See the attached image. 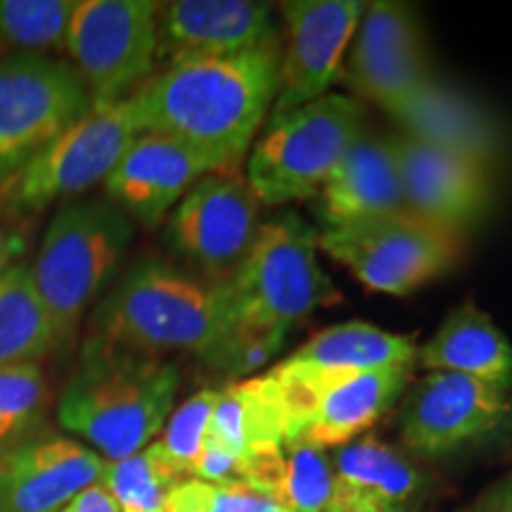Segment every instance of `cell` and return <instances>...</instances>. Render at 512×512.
Instances as JSON below:
<instances>
[{
	"label": "cell",
	"instance_id": "30bf717a",
	"mask_svg": "<svg viewBox=\"0 0 512 512\" xmlns=\"http://www.w3.org/2000/svg\"><path fill=\"white\" fill-rule=\"evenodd\" d=\"M159 8L152 0H81L64 48L93 102L128 98L147 83L159 53Z\"/></svg>",
	"mask_w": 512,
	"mask_h": 512
},
{
	"label": "cell",
	"instance_id": "d4e9b609",
	"mask_svg": "<svg viewBox=\"0 0 512 512\" xmlns=\"http://www.w3.org/2000/svg\"><path fill=\"white\" fill-rule=\"evenodd\" d=\"M335 489L382 503L396 512H408L425 491V477L394 446L363 434L339 446L332 456Z\"/></svg>",
	"mask_w": 512,
	"mask_h": 512
},
{
	"label": "cell",
	"instance_id": "ffe728a7",
	"mask_svg": "<svg viewBox=\"0 0 512 512\" xmlns=\"http://www.w3.org/2000/svg\"><path fill=\"white\" fill-rule=\"evenodd\" d=\"M394 119L401 124L403 136L441 147L489 169L503 152V131L494 114L437 76H432Z\"/></svg>",
	"mask_w": 512,
	"mask_h": 512
},
{
	"label": "cell",
	"instance_id": "277c9868",
	"mask_svg": "<svg viewBox=\"0 0 512 512\" xmlns=\"http://www.w3.org/2000/svg\"><path fill=\"white\" fill-rule=\"evenodd\" d=\"M133 240V223L114 202H69L48 223L38 245L31 278L57 342L72 337L117 271Z\"/></svg>",
	"mask_w": 512,
	"mask_h": 512
},
{
	"label": "cell",
	"instance_id": "ac0fdd59",
	"mask_svg": "<svg viewBox=\"0 0 512 512\" xmlns=\"http://www.w3.org/2000/svg\"><path fill=\"white\" fill-rule=\"evenodd\" d=\"M105 460L67 437H34L0 460V512H60L98 484Z\"/></svg>",
	"mask_w": 512,
	"mask_h": 512
},
{
	"label": "cell",
	"instance_id": "5b68a950",
	"mask_svg": "<svg viewBox=\"0 0 512 512\" xmlns=\"http://www.w3.org/2000/svg\"><path fill=\"white\" fill-rule=\"evenodd\" d=\"M233 325L287 332L320 306L339 302V290L318 261V235L299 216L261 223L247 259L226 280Z\"/></svg>",
	"mask_w": 512,
	"mask_h": 512
},
{
	"label": "cell",
	"instance_id": "d590c367",
	"mask_svg": "<svg viewBox=\"0 0 512 512\" xmlns=\"http://www.w3.org/2000/svg\"><path fill=\"white\" fill-rule=\"evenodd\" d=\"M27 247V238L19 230L0 228V273L15 264V256H19Z\"/></svg>",
	"mask_w": 512,
	"mask_h": 512
},
{
	"label": "cell",
	"instance_id": "6da1fadb",
	"mask_svg": "<svg viewBox=\"0 0 512 512\" xmlns=\"http://www.w3.org/2000/svg\"><path fill=\"white\" fill-rule=\"evenodd\" d=\"M280 88V48L169 64L131 98L140 131L181 140L214 174H233Z\"/></svg>",
	"mask_w": 512,
	"mask_h": 512
},
{
	"label": "cell",
	"instance_id": "4fadbf2b",
	"mask_svg": "<svg viewBox=\"0 0 512 512\" xmlns=\"http://www.w3.org/2000/svg\"><path fill=\"white\" fill-rule=\"evenodd\" d=\"M259 228V200L249 185L233 174H209L176 204L166 238L202 271L235 275Z\"/></svg>",
	"mask_w": 512,
	"mask_h": 512
},
{
	"label": "cell",
	"instance_id": "83f0119b",
	"mask_svg": "<svg viewBox=\"0 0 512 512\" xmlns=\"http://www.w3.org/2000/svg\"><path fill=\"white\" fill-rule=\"evenodd\" d=\"M50 389L38 363L0 368V460L38 437Z\"/></svg>",
	"mask_w": 512,
	"mask_h": 512
},
{
	"label": "cell",
	"instance_id": "f1b7e54d",
	"mask_svg": "<svg viewBox=\"0 0 512 512\" xmlns=\"http://www.w3.org/2000/svg\"><path fill=\"white\" fill-rule=\"evenodd\" d=\"M74 0H0V46L38 53L64 43Z\"/></svg>",
	"mask_w": 512,
	"mask_h": 512
},
{
	"label": "cell",
	"instance_id": "5bb4252c",
	"mask_svg": "<svg viewBox=\"0 0 512 512\" xmlns=\"http://www.w3.org/2000/svg\"><path fill=\"white\" fill-rule=\"evenodd\" d=\"M287 50L280 57V88L271 119L323 98L342 74V62L366 3L361 0H292L280 5Z\"/></svg>",
	"mask_w": 512,
	"mask_h": 512
},
{
	"label": "cell",
	"instance_id": "e575fe53",
	"mask_svg": "<svg viewBox=\"0 0 512 512\" xmlns=\"http://www.w3.org/2000/svg\"><path fill=\"white\" fill-rule=\"evenodd\" d=\"M325 512H396V510L387 508V505H382V503L368 501V498H363V496L349 494V491L332 489L330 505L325 508Z\"/></svg>",
	"mask_w": 512,
	"mask_h": 512
},
{
	"label": "cell",
	"instance_id": "4dcf8cb0",
	"mask_svg": "<svg viewBox=\"0 0 512 512\" xmlns=\"http://www.w3.org/2000/svg\"><path fill=\"white\" fill-rule=\"evenodd\" d=\"M221 389H204L183 401L174 413L169 415L164 425V437L157 441L164 453L181 467L185 475L192 477V467L200 456V448L207 434L209 420L219 403Z\"/></svg>",
	"mask_w": 512,
	"mask_h": 512
},
{
	"label": "cell",
	"instance_id": "603a6c76",
	"mask_svg": "<svg viewBox=\"0 0 512 512\" xmlns=\"http://www.w3.org/2000/svg\"><path fill=\"white\" fill-rule=\"evenodd\" d=\"M418 347L413 337L394 335L377 325L351 320L318 332L299 347L287 366L318 377H347L389 368H413Z\"/></svg>",
	"mask_w": 512,
	"mask_h": 512
},
{
	"label": "cell",
	"instance_id": "8fae6325",
	"mask_svg": "<svg viewBox=\"0 0 512 512\" xmlns=\"http://www.w3.org/2000/svg\"><path fill=\"white\" fill-rule=\"evenodd\" d=\"M508 392L460 373H430L401 413V441L427 458L448 456L494 434L508 420Z\"/></svg>",
	"mask_w": 512,
	"mask_h": 512
},
{
	"label": "cell",
	"instance_id": "52a82bcc",
	"mask_svg": "<svg viewBox=\"0 0 512 512\" xmlns=\"http://www.w3.org/2000/svg\"><path fill=\"white\" fill-rule=\"evenodd\" d=\"M318 247L349 268L363 287L382 294H408L460 259V235L420 219L408 209L377 219L325 228Z\"/></svg>",
	"mask_w": 512,
	"mask_h": 512
},
{
	"label": "cell",
	"instance_id": "836d02e7",
	"mask_svg": "<svg viewBox=\"0 0 512 512\" xmlns=\"http://www.w3.org/2000/svg\"><path fill=\"white\" fill-rule=\"evenodd\" d=\"M60 512H119V505L114 503L110 491L100 482L88 486L79 496L72 498Z\"/></svg>",
	"mask_w": 512,
	"mask_h": 512
},
{
	"label": "cell",
	"instance_id": "2e32d148",
	"mask_svg": "<svg viewBox=\"0 0 512 512\" xmlns=\"http://www.w3.org/2000/svg\"><path fill=\"white\" fill-rule=\"evenodd\" d=\"M209 174L214 169L197 150L164 133L143 131L105 178V190L128 219L155 228Z\"/></svg>",
	"mask_w": 512,
	"mask_h": 512
},
{
	"label": "cell",
	"instance_id": "e0dca14e",
	"mask_svg": "<svg viewBox=\"0 0 512 512\" xmlns=\"http://www.w3.org/2000/svg\"><path fill=\"white\" fill-rule=\"evenodd\" d=\"M278 24L268 3L176 0L159 12V53L171 64L192 57H226L275 46Z\"/></svg>",
	"mask_w": 512,
	"mask_h": 512
},
{
	"label": "cell",
	"instance_id": "3957f363",
	"mask_svg": "<svg viewBox=\"0 0 512 512\" xmlns=\"http://www.w3.org/2000/svg\"><path fill=\"white\" fill-rule=\"evenodd\" d=\"M178 384L181 373L164 358L83 351L57 401V420L114 463L143 451L164 430Z\"/></svg>",
	"mask_w": 512,
	"mask_h": 512
},
{
	"label": "cell",
	"instance_id": "1f68e13d",
	"mask_svg": "<svg viewBox=\"0 0 512 512\" xmlns=\"http://www.w3.org/2000/svg\"><path fill=\"white\" fill-rule=\"evenodd\" d=\"M285 335L287 332L249 330L240 328V325H230L226 337L207 356V363L221 373L249 375L264 368L283 349Z\"/></svg>",
	"mask_w": 512,
	"mask_h": 512
},
{
	"label": "cell",
	"instance_id": "7a4b0ae2",
	"mask_svg": "<svg viewBox=\"0 0 512 512\" xmlns=\"http://www.w3.org/2000/svg\"><path fill=\"white\" fill-rule=\"evenodd\" d=\"M230 325L226 280L204 283L164 261L145 259L95 309L83 351L147 358L190 351L207 361Z\"/></svg>",
	"mask_w": 512,
	"mask_h": 512
},
{
	"label": "cell",
	"instance_id": "d6a6232c",
	"mask_svg": "<svg viewBox=\"0 0 512 512\" xmlns=\"http://www.w3.org/2000/svg\"><path fill=\"white\" fill-rule=\"evenodd\" d=\"M465 512H512V472L486 486Z\"/></svg>",
	"mask_w": 512,
	"mask_h": 512
},
{
	"label": "cell",
	"instance_id": "f546056e",
	"mask_svg": "<svg viewBox=\"0 0 512 512\" xmlns=\"http://www.w3.org/2000/svg\"><path fill=\"white\" fill-rule=\"evenodd\" d=\"M166 512H285L242 479L228 482H202L183 479L166 496Z\"/></svg>",
	"mask_w": 512,
	"mask_h": 512
},
{
	"label": "cell",
	"instance_id": "ba28073f",
	"mask_svg": "<svg viewBox=\"0 0 512 512\" xmlns=\"http://www.w3.org/2000/svg\"><path fill=\"white\" fill-rule=\"evenodd\" d=\"M86 83L41 53L0 60V188L91 110Z\"/></svg>",
	"mask_w": 512,
	"mask_h": 512
},
{
	"label": "cell",
	"instance_id": "d6986e66",
	"mask_svg": "<svg viewBox=\"0 0 512 512\" xmlns=\"http://www.w3.org/2000/svg\"><path fill=\"white\" fill-rule=\"evenodd\" d=\"M406 209L392 138L366 131L318 192L320 219L328 228L377 219Z\"/></svg>",
	"mask_w": 512,
	"mask_h": 512
},
{
	"label": "cell",
	"instance_id": "484cf974",
	"mask_svg": "<svg viewBox=\"0 0 512 512\" xmlns=\"http://www.w3.org/2000/svg\"><path fill=\"white\" fill-rule=\"evenodd\" d=\"M55 344V328L31 278V266H8L0 273V368L38 363Z\"/></svg>",
	"mask_w": 512,
	"mask_h": 512
},
{
	"label": "cell",
	"instance_id": "9c48e42d",
	"mask_svg": "<svg viewBox=\"0 0 512 512\" xmlns=\"http://www.w3.org/2000/svg\"><path fill=\"white\" fill-rule=\"evenodd\" d=\"M140 133L131 98L93 102L74 126L3 185L5 207L12 214H36L48 204L105 183Z\"/></svg>",
	"mask_w": 512,
	"mask_h": 512
},
{
	"label": "cell",
	"instance_id": "8992f818",
	"mask_svg": "<svg viewBox=\"0 0 512 512\" xmlns=\"http://www.w3.org/2000/svg\"><path fill=\"white\" fill-rule=\"evenodd\" d=\"M366 133V112L356 100L325 93L280 119L254 145L247 185L259 204L318 197L349 147Z\"/></svg>",
	"mask_w": 512,
	"mask_h": 512
},
{
	"label": "cell",
	"instance_id": "4316f807",
	"mask_svg": "<svg viewBox=\"0 0 512 512\" xmlns=\"http://www.w3.org/2000/svg\"><path fill=\"white\" fill-rule=\"evenodd\" d=\"M183 479L190 477L155 441L124 460H105L100 484L110 491L119 512H166V496Z\"/></svg>",
	"mask_w": 512,
	"mask_h": 512
},
{
	"label": "cell",
	"instance_id": "9a60e30c",
	"mask_svg": "<svg viewBox=\"0 0 512 512\" xmlns=\"http://www.w3.org/2000/svg\"><path fill=\"white\" fill-rule=\"evenodd\" d=\"M392 145L411 214L458 235L486 214L494 197L489 166L408 136Z\"/></svg>",
	"mask_w": 512,
	"mask_h": 512
},
{
	"label": "cell",
	"instance_id": "cb8c5ba5",
	"mask_svg": "<svg viewBox=\"0 0 512 512\" xmlns=\"http://www.w3.org/2000/svg\"><path fill=\"white\" fill-rule=\"evenodd\" d=\"M204 437L238 460L252 448L290 439V418L273 377L264 373L221 389Z\"/></svg>",
	"mask_w": 512,
	"mask_h": 512
},
{
	"label": "cell",
	"instance_id": "44dd1931",
	"mask_svg": "<svg viewBox=\"0 0 512 512\" xmlns=\"http://www.w3.org/2000/svg\"><path fill=\"white\" fill-rule=\"evenodd\" d=\"M238 479L273 498L285 512H325L335 489L332 458L304 439L247 451L240 458Z\"/></svg>",
	"mask_w": 512,
	"mask_h": 512
},
{
	"label": "cell",
	"instance_id": "7c38bea8",
	"mask_svg": "<svg viewBox=\"0 0 512 512\" xmlns=\"http://www.w3.org/2000/svg\"><path fill=\"white\" fill-rule=\"evenodd\" d=\"M432 76L415 12L392 0L366 5L344 72L351 91L396 117Z\"/></svg>",
	"mask_w": 512,
	"mask_h": 512
},
{
	"label": "cell",
	"instance_id": "7402d4cb",
	"mask_svg": "<svg viewBox=\"0 0 512 512\" xmlns=\"http://www.w3.org/2000/svg\"><path fill=\"white\" fill-rule=\"evenodd\" d=\"M418 363L430 373H460L510 392L512 344L475 304L448 313L430 342L418 349Z\"/></svg>",
	"mask_w": 512,
	"mask_h": 512
}]
</instances>
